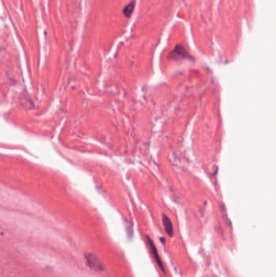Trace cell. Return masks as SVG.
<instances>
[{
	"mask_svg": "<svg viewBox=\"0 0 276 277\" xmlns=\"http://www.w3.org/2000/svg\"><path fill=\"white\" fill-rule=\"evenodd\" d=\"M84 258H85L86 264H88L91 269L97 271H103L105 270V265L96 255L87 252L84 255Z\"/></svg>",
	"mask_w": 276,
	"mask_h": 277,
	"instance_id": "6da1fadb",
	"label": "cell"
},
{
	"mask_svg": "<svg viewBox=\"0 0 276 277\" xmlns=\"http://www.w3.org/2000/svg\"><path fill=\"white\" fill-rule=\"evenodd\" d=\"M147 243H148V247H149L150 250L152 252V255L153 256L154 260L156 262L158 267L162 269V272L164 274H166V269L164 267L163 262H162V259L159 257V254H158L157 249H156V245L154 243L153 241L151 239L149 236L146 237Z\"/></svg>",
	"mask_w": 276,
	"mask_h": 277,
	"instance_id": "7a4b0ae2",
	"label": "cell"
},
{
	"mask_svg": "<svg viewBox=\"0 0 276 277\" xmlns=\"http://www.w3.org/2000/svg\"><path fill=\"white\" fill-rule=\"evenodd\" d=\"M163 224L166 229V234L169 235V237L172 238L174 235V229H173V224L172 221L166 215H163Z\"/></svg>",
	"mask_w": 276,
	"mask_h": 277,
	"instance_id": "3957f363",
	"label": "cell"
},
{
	"mask_svg": "<svg viewBox=\"0 0 276 277\" xmlns=\"http://www.w3.org/2000/svg\"><path fill=\"white\" fill-rule=\"evenodd\" d=\"M187 55V52L184 49V47L181 45H177L175 49L172 51L170 56L173 57V59H179V58H186Z\"/></svg>",
	"mask_w": 276,
	"mask_h": 277,
	"instance_id": "277c9868",
	"label": "cell"
},
{
	"mask_svg": "<svg viewBox=\"0 0 276 277\" xmlns=\"http://www.w3.org/2000/svg\"><path fill=\"white\" fill-rule=\"evenodd\" d=\"M134 8V3H130V4H127V6L125 7L124 9H123V14H124L125 16H127V17H130V16L132 15Z\"/></svg>",
	"mask_w": 276,
	"mask_h": 277,
	"instance_id": "5b68a950",
	"label": "cell"
}]
</instances>
